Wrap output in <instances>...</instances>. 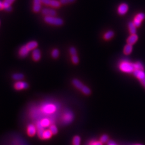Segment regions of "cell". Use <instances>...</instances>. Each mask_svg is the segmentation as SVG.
I'll return each mask as SVG.
<instances>
[{
	"label": "cell",
	"instance_id": "25",
	"mask_svg": "<svg viewBox=\"0 0 145 145\" xmlns=\"http://www.w3.org/2000/svg\"><path fill=\"white\" fill-rule=\"evenodd\" d=\"M134 66L135 70H141V71H143L144 70L143 65L140 62H136L135 63H134Z\"/></svg>",
	"mask_w": 145,
	"mask_h": 145
},
{
	"label": "cell",
	"instance_id": "19",
	"mask_svg": "<svg viewBox=\"0 0 145 145\" xmlns=\"http://www.w3.org/2000/svg\"><path fill=\"white\" fill-rule=\"evenodd\" d=\"M128 27L129 29V31L131 33V34H136V26L134 25V23L130 22L128 23Z\"/></svg>",
	"mask_w": 145,
	"mask_h": 145
},
{
	"label": "cell",
	"instance_id": "7",
	"mask_svg": "<svg viewBox=\"0 0 145 145\" xmlns=\"http://www.w3.org/2000/svg\"><path fill=\"white\" fill-rule=\"evenodd\" d=\"M42 3L46 5H50L53 8H58L61 5V3L58 0H41Z\"/></svg>",
	"mask_w": 145,
	"mask_h": 145
},
{
	"label": "cell",
	"instance_id": "2",
	"mask_svg": "<svg viewBox=\"0 0 145 145\" xmlns=\"http://www.w3.org/2000/svg\"><path fill=\"white\" fill-rule=\"evenodd\" d=\"M44 20L48 24L56 26H61L64 24L63 19L55 16H45L44 17Z\"/></svg>",
	"mask_w": 145,
	"mask_h": 145
},
{
	"label": "cell",
	"instance_id": "8",
	"mask_svg": "<svg viewBox=\"0 0 145 145\" xmlns=\"http://www.w3.org/2000/svg\"><path fill=\"white\" fill-rule=\"evenodd\" d=\"M144 18H145V14L144 13H143L142 12H140V13H138L135 17V18L134 19L133 23H134V25L136 27H139L141 24V23H142V20Z\"/></svg>",
	"mask_w": 145,
	"mask_h": 145
},
{
	"label": "cell",
	"instance_id": "37",
	"mask_svg": "<svg viewBox=\"0 0 145 145\" xmlns=\"http://www.w3.org/2000/svg\"><path fill=\"white\" fill-rule=\"evenodd\" d=\"M136 145H142V144H136Z\"/></svg>",
	"mask_w": 145,
	"mask_h": 145
},
{
	"label": "cell",
	"instance_id": "38",
	"mask_svg": "<svg viewBox=\"0 0 145 145\" xmlns=\"http://www.w3.org/2000/svg\"><path fill=\"white\" fill-rule=\"evenodd\" d=\"M0 24H1V22H0Z\"/></svg>",
	"mask_w": 145,
	"mask_h": 145
},
{
	"label": "cell",
	"instance_id": "32",
	"mask_svg": "<svg viewBox=\"0 0 145 145\" xmlns=\"http://www.w3.org/2000/svg\"><path fill=\"white\" fill-rule=\"evenodd\" d=\"M70 53L72 56L77 55V51H76V49L74 47H71L70 48Z\"/></svg>",
	"mask_w": 145,
	"mask_h": 145
},
{
	"label": "cell",
	"instance_id": "12",
	"mask_svg": "<svg viewBox=\"0 0 145 145\" xmlns=\"http://www.w3.org/2000/svg\"><path fill=\"white\" fill-rule=\"evenodd\" d=\"M27 134L30 136H33L37 133V129L36 126L33 124H29L27 128Z\"/></svg>",
	"mask_w": 145,
	"mask_h": 145
},
{
	"label": "cell",
	"instance_id": "6",
	"mask_svg": "<svg viewBox=\"0 0 145 145\" xmlns=\"http://www.w3.org/2000/svg\"><path fill=\"white\" fill-rule=\"evenodd\" d=\"M133 74L136 78H138L142 85L145 86V73L143 71L135 70L133 72Z\"/></svg>",
	"mask_w": 145,
	"mask_h": 145
},
{
	"label": "cell",
	"instance_id": "9",
	"mask_svg": "<svg viewBox=\"0 0 145 145\" xmlns=\"http://www.w3.org/2000/svg\"><path fill=\"white\" fill-rule=\"evenodd\" d=\"M29 84L24 81H17L15 83L14 88L17 90L26 89L29 88Z\"/></svg>",
	"mask_w": 145,
	"mask_h": 145
},
{
	"label": "cell",
	"instance_id": "29",
	"mask_svg": "<svg viewBox=\"0 0 145 145\" xmlns=\"http://www.w3.org/2000/svg\"><path fill=\"white\" fill-rule=\"evenodd\" d=\"M44 131H45L44 128H42L37 129V134L38 136H39V138L42 139H43V136Z\"/></svg>",
	"mask_w": 145,
	"mask_h": 145
},
{
	"label": "cell",
	"instance_id": "27",
	"mask_svg": "<svg viewBox=\"0 0 145 145\" xmlns=\"http://www.w3.org/2000/svg\"><path fill=\"white\" fill-rule=\"evenodd\" d=\"M81 142V139L79 136H75L73 140V145H80Z\"/></svg>",
	"mask_w": 145,
	"mask_h": 145
},
{
	"label": "cell",
	"instance_id": "14",
	"mask_svg": "<svg viewBox=\"0 0 145 145\" xmlns=\"http://www.w3.org/2000/svg\"><path fill=\"white\" fill-rule=\"evenodd\" d=\"M30 51L27 48L26 46L24 45L22 47H20V49H19L18 54L19 57H20L21 58H25L26 56H27V55L29 54Z\"/></svg>",
	"mask_w": 145,
	"mask_h": 145
},
{
	"label": "cell",
	"instance_id": "15",
	"mask_svg": "<svg viewBox=\"0 0 145 145\" xmlns=\"http://www.w3.org/2000/svg\"><path fill=\"white\" fill-rule=\"evenodd\" d=\"M138 40V36L136 34H131L130 36L128 37L127 39V43L128 44H130L133 45L134 44L137 40Z\"/></svg>",
	"mask_w": 145,
	"mask_h": 145
},
{
	"label": "cell",
	"instance_id": "34",
	"mask_svg": "<svg viewBox=\"0 0 145 145\" xmlns=\"http://www.w3.org/2000/svg\"><path fill=\"white\" fill-rule=\"evenodd\" d=\"M89 145H103V144H102V143L101 141H91L89 143Z\"/></svg>",
	"mask_w": 145,
	"mask_h": 145
},
{
	"label": "cell",
	"instance_id": "13",
	"mask_svg": "<svg viewBox=\"0 0 145 145\" xmlns=\"http://www.w3.org/2000/svg\"><path fill=\"white\" fill-rule=\"evenodd\" d=\"M42 1L41 0H33V11L34 12H39L41 10L42 7Z\"/></svg>",
	"mask_w": 145,
	"mask_h": 145
},
{
	"label": "cell",
	"instance_id": "28",
	"mask_svg": "<svg viewBox=\"0 0 145 145\" xmlns=\"http://www.w3.org/2000/svg\"><path fill=\"white\" fill-rule=\"evenodd\" d=\"M50 130L53 134H56L58 133V128L55 125H51L50 126Z\"/></svg>",
	"mask_w": 145,
	"mask_h": 145
},
{
	"label": "cell",
	"instance_id": "33",
	"mask_svg": "<svg viewBox=\"0 0 145 145\" xmlns=\"http://www.w3.org/2000/svg\"><path fill=\"white\" fill-rule=\"evenodd\" d=\"M108 139H109L108 138V136L107 135L104 134V135H103L101 136V139H100V141L102 143H104V142H106V141L108 140Z\"/></svg>",
	"mask_w": 145,
	"mask_h": 145
},
{
	"label": "cell",
	"instance_id": "16",
	"mask_svg": "<svg viewBox=\"0 0 145 145\" xmlns=\"http://www.w3.org/2000/svg\"><path fill=\"white\" fill-rule=\"evenodd\" d=\"M41 58V53L39 50L34 49L32 51V58L35 61H38Z\"/></svg>",
	"mask_w": 145,
	"mask_h": 145
},
{
	"label": "cell",
	"instance_id": "22",
	"mask_svg": "<svg viewBox=\"0 0 145 145\" xmlns=\"http://www.w3.org/2000/svg\"><path fill=\"white\" fill-rule=\"evenodd\" d=\"M52 135H53V134L52 133L51 131L50 130V129H45L44 134H43V139L48 140L51 138Z\"/></svg>",
	"mask_w": 145,
	"mask_h": 145
},
{
	"label": "cell",
	"instance_id": "24",
	"mask_svg": "<svg viewBox=\"0 0 145 145\" xmlns=\"http://www.w3.org/2000/svg\"><path fill=\"white\" fill-rule=\"evenodd\" d=\"M15 1V0H4V1L3 2L4 9L6 10V9L10 7L11 4Z\"/></svg>",
	"mask_w": 145,
	"mask_h": 145
},
{
	"label": "cell",
	"instance_id": "4",
	"mask_svg": "<svg viewBox=\"0 0 145 145\" xmlns=\"http://www.w3.org/2000/svg\"><path fill=\"white\" fill-rule=\"evenodd\" d=\"M57 110V106L52 103H47L44 105L43 107L42 108V111L45 113L47 114H51L52 113H54L55 112H56Z\"/></svg>",
	"mask_w": 145,
	"mask_h": 145
},
{
	"label": "cell",
	"instance_id": "11",
	"mask_svg": "<svg viewBox=\"0 0 145 145\" xmlns=\"http://www.w3.org/2000/svg\"><path fill=\"white\" fill-rule=\"evenodd\" d=\"M42 12L45 16H55L57 15L56 10L52 9L44 8L42 10Z\"/></svg>",
	"mask_w": 145,
	"mask_h": 145
},
{
	"label": "cell",
	"instance_id": "21",
	"mask_svg": "<svg viewBox=\"0 0 145 145\" xmlns=\"http://www.w3.org/2000/svg\"><path fill=\"white\" fill-rule=\"evenodd\" d=\"M40 124H41L42 127L44 128H46V127L50 126L51 121L49 120V119H48V118H44V119H42L41 120H40Z\"/></svg>",
	"mask_w": 145,
	"mask_h": 145
},
{
	"label": "cell",
	"instance_id": "35",
	"mask_svg": "<svg viewBox=\"0 0 145 145\" xmlns=\"http://www.w3.org/2000/svg\"><path fill=\"white\" fill-rule=\"evenodd\" d=\"M4 9L3 8V2L0 1V10H2Z\"/></svg>",
	"mask_w": 145,
	"mask_h": 145
},
{
	"label": "cell",
	"instance_id": "1",
	"mask_svg": "<svg viewBox=\"0 0 145 145\" xmlns=\"http://www.w3.org/2000/svg\"><path fill=\"white\" fill-rule=\"evenodd\" d=\"M73 85L76 88L80 90L82 92L85 94V95H89L91 94L90 89L87 86H86L78 79H74L72 80Z\"/></svg>",
	"mask_w": 145,
	"mask_h": 145
},
{
	"label": "cell",
	"instance_id": "30",
	"mask_svg": "<svg viewBox=\"0 0 145 145\" xmlns=\"http://www.w3.org/2000/svg\"><path fill=\"white\" fill-rule=\"evenodd\" d=\"M72 61L75 65H77L79 63V59L77 55L72 56Z\"/></svg>",
	"mask_w": 145,
	"mask_h": 145
},
{
	"label": "cell",
	"instance_id": "36",
	"mask_svg": "<svg viewBox=\"0 0 145 145\" xmlns=\"http://www.w3.org/2000/svg\"><path fill=\"white\" fill-rule=\"evenodd\" d=\"M109 145H117L113 141H110L109 143Z\"/></svg>",
	"mask_w": 145,
	"mask_h": 145
},
{
	"label": "cell",
	"instance_id": "23",
	"mask_svg": "<svg viewBox=\"0 0 145 145\" xmlns=\"http://www.w3.org/2000/svg\"><path fill=\"white\" fill-rule=\"evenodd\" d=\"M114 32L113 31H111V30H110V31H107L104 34V39L106 40H110L114 36Z\"/></svg>",
	"mask_w": 145,
	"mask_h": 145
},
{
	"label": "cell",
	"instance_id": "10",
	"mask_svg": "<svg viewBox=\"0 0 145 145\" xmlns=\"http://www.w3.org/2000/svg\"><path fill=\"white\" fill-rule=\"evenodd\" d=\"M128 10V6L126 3H123L119 5L118 8V13L120 15H124Z\"/></svg>",
	"mask_w": 145,
	"mask_h": 145
},
{
	"label": "cell",
	"instance_id": "26",
	"mask_svg": "<svg viewBox=\"0 0 145 145\" xmlns=\"http://www.w3.org/2000/svg\"><path fill=\"white\" fill-rule=\"evenodd\" d=\"M59 54H60L59 51L57 49H55L52 51L51 56H52V58H53L54 59H57L59 57Z\"/></svg>",
	"mask_w": 145,
	"mask_h": 145
},
{
	"label": "cell",
	"instance_id": "31",
	"mask_svg": "<svg viewBox=\"0 0 145 145\" xmlns=\"http://www.w3.org/2000/svg\"><path fill=\"white\" fill-rule=\"evenodd\" d=\"M76 0H60V2L61 4H67L69 3L74 2Z\"/></svg>",
	"mask_w": 145,
	"mask_h": 145
},
{
	"label": "cell",
	"instance_id": "17",
	"mask_svg": "<svg viewBox=\"0 0 145 145\" xmlns=\"http://www.w3.org/2000/svg\"><path fill=\"white\" fill-rule=\"evenodd\" d=\"M25 45L26 46L27 48L30 51H32V50H34V49H36L38 46V44L36 41H31V42H29Z\"/></svg>",
	"mask_w": 145,
	"mask_h": 145
},
{
	"label": "cell",
	"instance_id": "5",
	"mask_svg": "<svg viewBox=\"0 0 145 145\" xmlns=\"http://www.w3.org/2000/svg\"><path fill=\"white\" fill-rule=\"evenodd\" d=\"M73 113L70 110H66L64 112L61 118L62 122L64 124H70L73 120Z\"/></svg>",
	"mask_w": 145,
	"mask_h": 145
},
{
	"label": "cell",
	"instance_id": "18",
	"mask_svg": "<svg viewBox=\"0 0 145 145\" xmlns=\"http://www.w3.org/2000/svg\"><path fill=\"white\" fill-rule=\"evenodd\" d=\"M133 50V46L132 45L127 44L125 46L124 48L123 52L124 54L125 55H129L132 53Z\"/></svg>",
	"mask_w": 145,
	"mask_h": 145
},
{
	"label": "cell",
	"instance_id": "3",
	"mask_svg": "<svg viewBox=\"0 0 145 145\" xmlns=\"http://www.w3.org/2000/svg\"><path fill=\"white\" fill-rule=\"evenodd\" d=\"M119 69L124 73H133L135 70L134 64L127 61L122 62L119 65Z\"/></svg>",
	"mask_w": 145,
	"mask_h": 145
},
{
	"label": "cell",
	"instance_id": "20",
	"mask_svg": "<svg viewBox=\"0 0 145 145\" xmlns=\"http://www.w3.org/2000/svg\"><path fill=\"white\" fill-rule=\"evenodd\" d=\"M24 78V75L22 73H15L12 75V79L15 81H20Z\"/></svg>",
	"mask_w": 145,
	"mask_h": 145
}]
</instances>
